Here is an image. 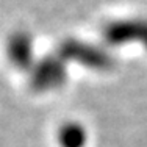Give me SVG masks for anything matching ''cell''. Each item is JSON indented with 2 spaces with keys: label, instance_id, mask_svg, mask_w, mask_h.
Returning <instances> with one entry per match:
<instances>
[{
  "label": "cell",
  "instance_id": "6da1fadb",
  "mask_svg": "<svg viewBox=\"0 0 147 147\" xmlns=\"http://www.w3.org/2000/svg\"><path fill=\"white\" fill-rule=\"evenodd\" d=\"M63 55L75 59V61L82 63L91 69H96V71H110L114 64L113 57L107 52H103L102 49L75 42V41L66 42L63 45Z\"/></svg>",
  "mask_w": 147,
  "mask_h": 147
},
{
  "label": "cell",
  "instance_id": "3957f363",
  "mask_svg": "<svg viewBox=\"0 0 147 147\" xmlns=\"http://www.w3.org/2000/svg\"><path fill=\"white\" fill-rule=\"evenodd\" d=\"M38 78L42 86H57L64 80V66L58 59H47L38 71Z\"/></svg>",
  "mask_w": 147,
  "mask_h": 147
},
{
  "label": "cell",
  "instance_id": "277c9868",
  "mask_svg": "<svg viewBox=\"0 0 147 147\" xmlns=\"http://www.w3.org/2000/svg\"><path fill=\"white\" fill-rule=\"evenodd\" d=\"M59 141L63 147H85L86 130L78 124H67L59 133Z\"/></svg>",
  "mask_w": 147,
  "mask_h": 147
},
{
  "label": "cell",
  "instance_id": "7a4b0ae2",
  "mask_svg": "<svg viewBox=\"0 0 147 147\" xmlns=\"http://www.w3.org/2000/svg\"><path fill=\"white\" fill-rule=\"evenodd\" d=\"M105 41L113 45H121L130 41H139L147 49V22L144 20H117L103 31Z\"/></svg>",
  "mask_w": 147,
  "mask_h": 147
}]
</instances>
